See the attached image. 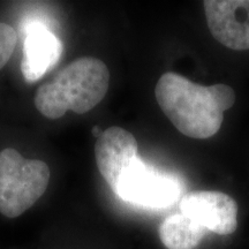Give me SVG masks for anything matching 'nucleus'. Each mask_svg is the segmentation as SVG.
I'll return each instance as SVG.
<instances>
[{"label": "nucleus", "instance_id": "2", "mask_svg": "<svg viewBox=\"0 0 249 249\" xmlns=\"http://www.w3.org/2000/svg\"><path fill=\"white\" fill-rule=\"evenodd\" d=\"M110 86V71L104 61L83 57L71 61L40 86L35 107L43 116L55 120L67 111L83 114L97 107Z\"/></svg>", "mask_w": 249, "mask_h": 249}, {"label": "nucleus", "instance_id": "3", "mask_svg": "<svg viewBox=\"0 0 249 249\" xmlns=\"http://www.w3.org/2000/svg\"><path fill=\"white\" fill-rule=\"evenodd\" d=\"M49 165L28 160L12 148L0 151V213L17 218L42 197L49 186Z\"/></svg>", "mask_w": 249, "mask_h": 249}, {"label": "nucleus", "instance_id": "4", "mask_svg": "<svg viewBox=\"0 0 249 249\" xmlns=\"http://www.w3.org/2000/svg\"><path fill=\"white\" fill-rule=\"evenodd\" d=\"M114 193L132 204L163 209L178 200L181 183L176 176L161 172L139 157L123 174Z\"/></svg>", "mask_w": 249, "mask_h": 249}, {"label": "nucleus", "instance_id": "10", "mask_svg": "<svg viewBox=\"0 0 249 249\" xmlns=\"http://www.w3.org/2000/svg\"><path fill=\"white\" fill-rule=\"evenodd\" d=\"M18 33L12 26L0 22V70L5 67L15 51Z\"/></svg>", "mask_w": 249, "mask_h": 249}, {"label": "nucleus", "instance_id": "7", "mask_svg": "<svg viewBox=\"0 0 249 249\" xmlns=\"http://www.w3.org/2000/svg\"><path fill=\"white\" fill-rule=\"evenodd\" d=\"M138 152L136 139L121 127H108L96 140V164L101 176L113 192H116L123 174L139 158Z\"/></svg>", "mask_w": 249, "mask_h": 249}, {"label": "nucleus", "instance_id": "8", "mask_svg": "<svg viewBox=\"0 0 249 249\" xmlns=\"http://www.w3.org/2000/svg\"><path fill=\"white\" fill-rule=\"evenodd\" d=\"M26 33L21 71L26 82L34 83L58 64L64 46L60 39L43 23H30Z\"/></svg>", "mask_w": 249, "mask_h": 249}, {"label": "nucleus", "instance_id": "11", "mask_svg": "<svg viewBox=\"0 0 249 249\" xmlns=\"http://www.w3.org/2000/svg\"><path fill=\"white\" fill-rule=\"evenodd\" d=\"M101 134H102V129L99 128L98 126H95V127H93V128H92V135L95 136L96 139H98L99 136H101Z\"/></svg>", "mask_w": 249, "mask_h": 249}, {"label": "nucleus", "instance_id": "9", "mask_svg": "<svg viewBox=\"0 0 249 249\" xmlns=\"http://www.w3.org/2000/svg\"><path fill=\"white\" fill-rule=\"evenodd\" d=\"M158 234L167 249H195L205 235V229L183 213L169 216L161 222Z\"/></svg>", "mask_w": 249, "mask_h": 249}, {"label": "nucleus", "instance_id": "5", "mask_svg": "<svg viewBox=\"0 0 249 249\" xmlns=\"http://www.w3.org/2000/svg\"><path fill=\"white\" fill-rule=\"evenodd\" d=\"M179 208L180 213L216 234L230 235L238 227V203L223 192H189L182 196Z\"/></svg>", "mask_w": 249, "mask_h": 249}, {"label": "nucleus", "instance_id": "1", "mask_svg": "<svg viewBox=\"0 0 249 249\" xmlns=\"http://www.w3.org/2000/svg\"><path fill=\"white\" fill-rule=\"evenodd\" d=\"M155 95L173 126L192 139H209L218 133L224 112L233 107L235 92L226 85L205 87L167 71L158 80Z\"/></svg>", "mask_w": 249, "mask_h": 249}, {"label": "nucleus", "instance_id": "6", "mask_svg": "<svg viewBox=\"0 0 249 249\" xmlns=\"http://www.w3.org/2000/svg\"><path fill=\"white\" fill-rule=\"evenodd\" d=\"M203 8L217 42L235 51L249 50L248 0H205Z\"/></svg>", "mask_w": 249, "mask_h": 249}]
</instances>
